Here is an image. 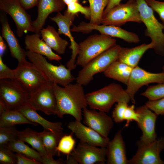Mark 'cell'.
I'll return each mask as SVG.
<instances>
[{"mask_svg": "<svg viewBox=\"0 0 164 164\" xmlns=\"http://www.w3.org/2000/svg\"><path fill=\"white\" fill-rule=\"evenodd\" d=\"M53 87L56 101V115L62 118L69 114L81 121L83 109L88 106L83 86L76 83L61 87L54 84Z\"/></svg>", "mask_w": 164, "mask_h": 164, "instance_id": "6da1fadb", "label": "cell"}, {"mask_svg": "<svg viewBox=\"0 0 164 164\" xmlns=\"http://www.w3.org/2000/svg\"><path fill=\"white\" fill-rule=\"evenodd\" d=\"M90 109L108 112L114 104L121 101L129 103L130 98L122 86L112 83L96 91L86 94Z\"/></svg>", "mask_w": 164, "mask_h": 164, "instance_id": "7a4b0ae2", "label": "cell"}, {"mask_svg": "<svg viewBox=\"0 0 164 164\" xmlns=\"http://www.w3.org/2000/svg\"><path fill=\"white\" fill-rule=\"evenodd\" d=\"M142 22L146 27L145 36L149 37L154 45L153 49L157 54L164 56V25L155 17L153 10L145 0H136Z\"/></svg>", "mask_w": 164, "mask_h": 164, "instance_id": "3957f363", "label": "cell"}, {"mask_svg": "<svg viewBox=\"0 0 164 164\" xmlns=\"http://www.w3.org/2000/svg\"><path fill=\"white\" fill-rule=\"evenodd\" d=\"M121 48L116 44L91 60L79 71L76 78V83L87 85L95 74L104 72L117 60Z\"/></svg>", "mask_w": 164, "mask_h": 164, "instance_id": "277c9868", "label": "cell"}, {"mask_svg": "<svg viewBox=\"0 0 164 164\" xmlns=\"http://www.w3.org/2000/svg\"><path fill=\"white\" fill-rule=\"evenodd\" d=\"M116 44L115 39L104 34H94L87 37L79 44L76 64L84 67L90 61Z\"/></svg>", "mask_w": 164, "mask_h": 164, "instance_id": "5b68a950", "label": "cell"}, {"mask_svg": "<svg viewBox=\"0 0 164 164\" xmlns=\"http://www.w3.org/2000/svg\"><path fill=\"white\" fill-rule=\"evenodd\" d=\"M26 53L27 57L43 73L49 81L64 87L76 80L71 71L65 66L53 65L43 55L29 50Z\"/></svg>", "mask_w": 164, "mask_h": 164, "instance_id": "8992f818", "label": "cell"}, {"mask_svg": "<svg viewBox=\"0 0 164 164\" xmlns=\"http://www.w3.org/2000/svg\"><path fill=\"white\" fill-rule=\"evenodd\" d=\"M0 80V101L8 110H18L26 104L30 93L15 79Z\"/></svg>", "mask_w": 164, "mask_h": 164, "instance_id": "52a82bcc", "label": "cell"}, {"mask_svg": "<svg viewBox=\"0 0 164 164\" xmlns=\"http://www.w3.org/2000/svg\"><path fill=\"white\" fill-rule=\"evenodd\" d=\"M128 22H142L136 0H128L112 8L102 17L101 24L120 27Z\"/></svg>", "mask_w": 164, "mask_h": 164, "instance_id": "ba28073f", "label": "cell"}, {"mask_svg": "<svg viewBox=\"0 0 164 164\" xmlns=\"http://www.w3.org/2000/svg\"><path fill=\"white\" fill-rule=\"evenodd\" d=\"M53 84L48 81L30 94L26 103L36 111H41L47 115H56V101Z\"/></svg>", "mask_w": 164, "mask_h": 164, "instance_id": "9c48e42d", "label": "cell"}, {"mask_svg": "<svg viewBox=\"0 0 164 164\" xmlns=\"http://www.w3.org/2000/svg\"><path fill=\"white\" fill-rule=\"evenodd\" d=\"M0 9L12 17L15 24L16 33L19 37L28 32H34L31 17L18 0H0Z\"/></svg>", "mask_w": 164, "mask_h": 164, "instance_id": "30bf717a", "label": "cell"}, {"mask_svg": "<svg viewBox=\"0 0 164 164\" xmlns=\"http://www.w3.org/2000/svg\"><path fill=\"white\" fill-rule=\"evenodd\" d=\"M14 70L15 79L30 94L48 81L43 73L31 62L18 65Z\"/></svg>", "mask_w": 164, "mask_h": 164, "instance_id": "8fae6325", "label": "cell"}, {"mask_svg": "<svg viewBox=\"0 0 164 164\" xmlns=\"http://www.w3.org/2000/svg\"><path fill=\"white\" fill-rule=\"evenodd\" d=\"M135 154L128 160V164H164L160 154L164 149V138L156 139L153 142L145 144L138 141Z\"/></svg>", "mask_w": 164, "mask_h": 164, "instance_id": "7c38bea8", "label": "cell"}, {"mask_svg": "<svg viewBox=\"0 0 164 164\" xmlns=\"http://www.w3.org/2000/svg\"><path fill=\"white\" fill-rule=\"evenodd\" d=\"M154 83H164V72L152 73L145 70L138 66L134 68L125 90L132 103H135V96L140 88Z\"/></svg>", "mask_w": 164, "mask_h": 164, "instance_id": "4fadbf2b", "label": "cell"}, {"mask_svg": "<svg viewBox=\"0 0 164 164\" xmlns=\"http://www.w3.org/2000/svg\"><path fill=\"white\" fill-rule=\"evenodd\" d=\"M77 15L69 13L66 10L63 15L60 12H57L55 16L49 17L50 20L56 22L58 26L59 34H64L70 40L71 44L69 48L72 50V54L70 59L66 63V66L70 71L74 70L77 66L76 62L79 50V44L76 43L72 36L70 28Z\"/></svg>", "mask_w": 164, "mask_h": 164, "instance_id": "5bb4252c", "label": "cell"}, {"mask_svg": "<svg viewBox=\"0 0 164 164\" xmlns=\"http://www.w3.org/2000/svg\"><path fill=\"white\" fill-rule=\"evenodd\" d=\"M70 155L78 163L104 164L107 161V149L80 142Z\"/></svg>", "mask_w": 164, "mask_h": 164, "instance_id": "9a60e30c", "label": "cell"}, {"mask_svg": "<svg viewBox=\"0 0 164 164\" xmlns=\"http://www.w3.org/2000/svg\"><path fill=\"white\" fill-rule=\"evenodd\" d=\"M106 113L85 108L83 110V122L103 137L108 138L113 126L114 121Z\"/></svg>", "mask_w": 164, "mask_h": 164, "instance_id": "2e32d148", "label": "cell"}, {"mask_svg": "<svg viewBox=\"0 0 164 164\" xmlns=\"http://www.w3.org/2000/svg\"><path fill=\"white\" fill-rule=\"evenodd\" d=\"M78 29L80 32L84 33H88L93 30H97L101 34L119 38L128 43H137L140 40L136 33L115 26L96 25L82 22L79 24Z\"/></svg>", "mask_w": 164, "mask_h": 164, "instance_id": "e0dca14e", "label": "cell"}, {"mask_svg": "<svg viewBox=\"0 0 164 164\" xmlns=\"http://www.w3.org/2000/svg\"><path fill=\"white\" fill-rule=\"evenodd\" d=\"M135 110L139 114L136 123L142 133L138 141L145 144L153 142L157 138L155 124L158 115L145 104L137 108Z\"/></svg>", "mask_w": 164, "mask_h": 164, "instance_id": "ac0fdd59", "label": "cell"}, {"mask_svg": "<svg viewBox=\"0 0 164 164\" xmlns=\"http://www.w3.org/2000/svg\"><path fill=\"white\" fill-rule=\"evenodd\" d=\"M67 126L80 142L97 147H106L110 141L108 137H103L80 121L75 120L71 121Z\"/></svg>", "mask_w": 164, "mask_h": 164, "instance_id": "d6986e66", "label": "cell"}, {"mask_svg": "<svg viewBox=\"0 0 164 164\" xmlns=\"http://www.w3.org/2000/svg\"><path fill=\"white\" fill-rule=\"evenodd\" d=\"M0 22L2 26V37L6 41L12 56L16 59L18 65L27 63L26 51L21 46L19 41L12 30L6 14L1 13Z\"/></svg>", "mask_w": 164, "mask_h": 164, "instance_id": "ffe728a7", "label": "cell"}, {"mask_svg": "<svg viewBox=\"0 0 164 164\" xmlns=\"http://www.w3.org/2000/svg\"><path fill=\"white\" fill-rule=\"evenodd\" d=\"M66 5L63 0H39L37 5V16L32 23L34 33H40L50 14L60 12L64 9Z\"/></svg>", "mask_w": 164, "mask_h": 164, "instance_id": "44dd1931", "label": "cell"}, {"mask_svg": "<svg viewBox=\"0 0 164 164\" xmlns=\"http://www.w3.org/2000/svg\"><path fill=\"white\" fill-rule=\"evenodd\" d=\"M122 130H118L113 139L109 141L106 148L108 164H127L125 143L122 134Z\"/></svg>", "mask_w": 164, "mask_h": 164, "instance_id": "7402d4cb", "label": "cell"}, {"mask_svg": "<svg viewBox=\"0 0 164 164\" xmlns=\"http://www.w3.org/2000/svg\"><path fill=\"white\" fill-rule=\"evenodd\" d=\"M39 33L26 35L25 39L26 50L46 56L50 61H59L62 57L54 53L52 49L43 40L40 39Z\"/></svg>", "mask_w": 164, "mask_h": 164, "instance_id": "603a6c76", "label": "cell"}, {"mask_svg": "<svg viewBox=\"0 0 164 164\" xmlns=\"http://www.w3.org/2000/svg\"><path fill=\"white\" fill-rule=\"evenodd\" d=\"M154 46L153 43L151 42L131 48L121 47L117 60L134 68L138 66L145 52L149 49H153Z\"/></svg>", "mask_w": 164, "mask_h": 164, "instance_id": "cb8c5ba5", "label": "cell"}, {"mask_svg": "<svg viewBox=\"0 0 164 164\" xmlns=\"http://www.w3.org/2000/svg\"><path fill=\"white\" fill-rule=\"evenodd\" d=\"M30 121L41 125L44 129L59 134H64L62 123L61 122H53L46 120L39 115L36 111L26 103L19 110Z\"/></svg>", "mask_w": 164, "mask_h": 164, "instance_id": "d4e9b609", "label": "cell"}, {"mask_svg": "<svg viewBox=\"0 0 164 164\" xmlns=\"http://www.w3.org/2000/svg\"><path fill=\"white\" fill-rule=\"evenodd\" d=\"M40 33L42 39L58 54H63L65 53L68 43L60 36L53 26L48 25L46 28H43Z\"/></svg>", "mask_w": 164, "mask_h": 164, "instance_id": "484cf974", "label": "cell"}, {"mask_svg": "<svg viewBox=\"0 0 164 164\" xmlns=\"http://www.w3.org/2000/svg\"><path fill=\"white\" fill-rule=\"evenodd\" d=\"M133 68L117 60L111 64L103 74L105 77L120 82L127 86Z\"/></svg>", "mask_w": 164, "mask_h": 164, "instance_id": "4316f807", "label": "cell"}, {"mask_svg": "<svg viewBox=\"0 0 164 164\" xmlns=\"http://www.w3.org/2000/svg\"><path fill=\"white\" fill-rule=\"evenodd\" d=\"M18 138L30 145L43 157L49 156L43 146L40 132L28 128L19 131Z\"/></svg>", "mask_w": 164, "mask_h": 164, "instance_id": "83f0119b", "label": "cell"}, {"mask_svg": "<svg viewBox=\"0 0 164 164\" xmlns=\"http://www.w3.org/2000/svg\"><path fill=\"white\" fill-rule=\"evenodd\" d=\"M22 124H29L35 126L38 125L30 121L19 110H6L0 114V127Z\"/></svg>", "mask_w": 164, "mask_h": 164, "instance_id": "f1b7e54d", "label": "cell"}, {"mask_svg": "<svg viewBox=\"0 0 164 164\" xmlns=\"http://www.w3.org/2000/svg\"><path fill=\"white\" fill-rule=\"evenodd\" d=\"M44 147L49 156L53 157L60 156L57 147L61 138L65 134H57L44 129L40 132Z\"/></svg>", "mask_w": 164, "mask_h": 164, "instance_id": "f546056e", "label": "cell"}, {"mask_svg": "<svg viewBox=\"0 0 164 164\" xmlns=\"http://www.w3.org/2000/svg\"><path fill=\"white\" fill-rule=\"evenodd\" d=\"M4 146L13 152L36 160L42 164L43 156L41 155L38 151L30 148L25 144L24 142L19 139L8 143Z\"/></svg>", "mask_w": 164, "mask_h": 164, "instance_id": "4dcf8cb0", "label": "cell"}, {"mask_svg": "<svg viewBox=\"0 0 164 164\" xmlns=\"http://www.w3.org/2000/svg\"><path fill=\"white\" fill-rule=\"evenodd\" d=\"M91 11L90 23L100 25L103 14L107 6L108 0H88Z\"/></svg>", "mask_w": 164, "mask_h": 164, "instance_id": "1f68e13d", "label": "cell"}, {"mask_svg": "<svg viewBox=\"0 0 164 164\" xmlns=\"http://www.w3.org/2000/svg\"><path fill=\"white\" fill-rule=\"evenodd\" d=\"M18 132L15 125L0 127V146L18 139Z\"/></svg>", "mask_w": 164, "mask_h": 164, "instance_id": "d6a6232c", "label": "cell"}, {"mask_svg": "<svg viewBox=\"0 0 164 164\" xmlns=\"http://www.w3.org/2000/svg\"><path fill=\"white\" fill-rule=\"evenodd\" d=\"M72 133L65 134L60 139L57 147V151L60 153L68 156L74 149L76 141L73 137Z\"/></svg>", "mask_w": 164, "mask_h": 164, "instance_id": "836d02e7", "label": "cell"}, {"mask_svg": "<svg viewBox=\"0 0 164 164\" xmlns=\"http://www.w3.org/2000/svg\"><path fill=\"white\" fill-rule=\"evenodd\" d=\"M141 95L149 100H155L164 97V83L150 86Z\"/></svg>", "mask_w": 164, "mask_h": 164, "instance_id": "e575fe53", "label": "cell"}, {"mask_svg": "<svg viewBox=\"0 0 164 164\" xmlns=\"http://www.w3.org/2000/svg\"><path fill=\"white\" fill-rule=\"evenodd\" d=\"M66 10L69 13L77 14L80 12L84 15L85 18L90 20L91 11L89 7L84 6L79 3V2H73L67 5Z\"/></svg>", "mask_w": 164, "mask_h": 164, "instance_id": "d590c367", "label": "cell"}, {"mask_svg": "<svg viewBox=\"0 0 164 164\" xmlns=\"http://www.w3.org/2000/svg\"><path fill=\"white\" fill-rule=\"evenodd\" d=\"M0 164H17L16 154L4 146H0Z\"/></svg>", "mask_w": 164, "mask_h": 164, "instance_id": "8d00e7d4", "label": "cell"}, {"mask_svg": "<svg viewBox=\"0 0 164 164\" xmlns=\"http://www.w3.org/2000/svg\"><path fill=\"white\" fill-rule=\"evenodd\" d=\"M128 103L125 101H121L116 104L112 112V118L115 122L119 123L124 121V113L128 106Z\"/></svg>", "mask_w": 164, "mask_h": 164, "instance_id": "74e56055", "label": "cell"}, {"mask_svg": "<svg viewBox=\"0 0 164 164\" xmlns=\"http://www.w3.org/2000/svg\"><path fill=\"white\" fill-rule=\"evenodd\" d=\"M145 105L158 115H164V97L155 100H149Z\"/></svg>", "mask_w": 164, "mask_h": 164, "instance_id": "f35d334b", "label": "cell"}, {"mask_svg": "<svg viewBox=\"0 0 164 164\" xmlns=\"http://www.w3.org/2000/svg\"><path fill=\"white\" fill-rule=\"evenodd\" d=\"M139 114L135 109L134 104L128 106L126 108L124 115V121H126L125 127H127L131 121L137 122L138 120Z\"/></svg>", "mask_w": 164, "mask_h": 164, "instance_id": "ab89813d", "label": "cell"}, {"mask_svg": "<svg viewBox=\"0 0 164 164\" xmlns=\"http://www.w3.org/2000/svg\"><path fill=\"white\" fill-rule=\"evenodd\" d=\"M147 4L159 15L162 23L164 25V2L156 0H145Z\"/></svg>", "mask_w": 164, "mask_h": 164, "instance_id": "60d3db41", "label": "cell"}, {"mask_svg": "<svg viewBox=\"0 0 164 164\" xmlns=\"http://www.w3.org/2000/svg\"><path fill=\"white\" fill-rule=\"evenodd\" d=\"M2 57L0 56V79H15L14 70L10 69L3 63Z\"/></svg>", "mask_w": 164, "mask_h": 164, "instance_id": "b9f144b4", "label": "cell"}, {"mask_svg": "<svg viewBox=\"0 0 164 164\" xmlns=\"http://www.w3.org/2000/svg\"><path fill=\"white\" fill-rule=\"evenodd\" d=\"M17 159V164H41V162L36 160L30 159L21 154H15Z\"/></svg>", "mask_w": 164, "mask_h": 164, "instance_id": "7bdbcfd3", "label": "cell"}, {"mask_svg": "<svg viewBox=\"0 0 164 164\" xmlns=\"http://www.w3.org/2000/svg\"><path fill=\"white\" fill-rule=\"evenodd\" d=\"M22 6L25 9H31L38 5L39 0H18Z\"/></svg>", "mask_w": 164, "mask_h": 164, "instance_id": "ee69618b", "label": "cell"}, {"mask_svg": "<svg viewBox=\"0 0 164 164\" xmlns=\"http://www.w3.org/2000/svg\"><path fill=\"white\" fill-rule=\"evenodd\" d=\"M53 157L48 156L43 157L42 164H66V161L62 159H59L57 160H54Z\"/></svg>", "mask_w": 164, "mask_h": 164, "instance_id": "f6af8a7d", "label": "cell"}, {"mask_svg": "<svg viewBox=\"0 0 164 164\" xmlns=\"http://www.w3.org/2000/svg\"><path fill=\"white\" fill-rule=\"evenodd\" d=\"M121 0H108V5L104 10L102 17L106 15L112 8L119 4Z\"/></svg>", "mask_w": 164, "mask_h": 164, "instance_id": "bcb514c9", "label": "cell"}, {"mask_svg": "<svg viewBox=\"0 0 164 164\" xmlns=\"http://www.w3.org/2000/svg\"><path fill=\"white\" fill-rule=\"evenodd\" d=\"M6 48V46L3 38L0 36V56H2Z\"/></svg>", "mask_w": 164, "mask_h": 164, "instance_id": "7dc6e473", "label": "cell"}, {"mask_svg": "<svg viewBox=\"0 0 164 164\" xmlns=\"http://www.w3.org/2000/svg\"><path fill=\"white\" fill-rule=\"evenodd\" d=\"M67 5L71 2H78V0H63Z\"/></svg>", "mask_w": 164, "mask_h": 164, "instance_id": "c3c4849f", "label": "cell"}, {"mask_svg": "<svg viewBox=\"0 0 164 164\" xmlns=\"http://www.w3.org/2000/svg\"><path fill=\"white\" fill-rule=\"evenodd\" d=\"M162 72H164V65L162 67Z\"/></svg>", "mask_w": 164, "mask_h": 164, "instance_id": "681fc988", "label": "cell"}]
</instances>
